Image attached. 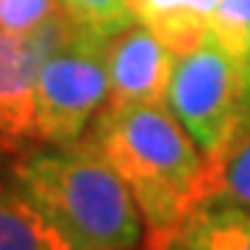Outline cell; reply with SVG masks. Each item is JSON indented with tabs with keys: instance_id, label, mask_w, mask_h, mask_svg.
Wrapping results in <instances>:
<instances>
[{
	"instance_id": "obj_1",
	"label": "cell",
	"mask_w": 250,
	"mask_h": 250,
	"mask_svg": "<svg viewBox=\"0 0 250 250\" xmlns=\"http://www.w3.org/2000/svg\"><path fill=\"white\" fill-rule=\"evenodd\" d=\"M120 172L147 231V250H167L206 197L208 159L167 103H106L86 136Z\"/></svg>"
},
{
	"instance_id": "obj_2",
	"label": "cell",
	"mask_w": 250,
	"mask_h": 250,
	"mask_svg": "<svg viewBox=\"0 0 250 250\" xmlns=\"http://www.w3.org/2000/svg\"><path fill=\"white\" fill-rule=\"evenodd\" d=\"M14 181L72 250L139 248L142 211L128 184L89 139L28 153L14 167Z\"/></svg>"
},
{
	"instance_id": "obj_3",
	"label": "cell",
	"mask_w": 250,
	"mask_h": 250,
	"mask_svg": "<svg viewBox=\"0 0 250 250\" xmlns=\"http://www.w3.org/2000/svg\"><path fill=\"white\" fill-rule=\"evenodd\" d=\"M167 106L208 161L250 125V62L231 56L208 34L200 47L175 59Z\"/></svg>"
},
{
	"instance_id": "obj_4",
	"label": "cell",
	"mask_w": 250,
	"mask_h": 250,
	"mask_svg": "<svg viewBox=\"0 0 250 250\" xmlns=\"http://www.w3.org/2000/svg\"><path fill=\"white\" fill-rule=\"evenodd\" d=\"M106 42L72 25L47 53L34 89V139L75 145L108 103Z\"/></svg>"
},
{
	"instance_id": "obj_5",
	"label": "cell",
	"mask_w": 250,
	"mask_h": 250,
	"mask_svg": "<svg viewBox=\"0 0 250 250\" xmlns=\"http://www.w3.org/2000/svg\"><path fill=\"white\" fill-rule=\"evenodd\" d=\"M72 22L59 17L42 31L14 34L0 28V136L34 139V89L39 67Z\"/></svg>"
},
{
	"instance_id": "obj_6",
	"label": "cell",
	"mask_w": 250,
	"mask_h": 250,
	"mask_svg": "<svg viewBox=\"0 0 250 250\" xmlns=\"http://www.w3.org/2000/svg\"><path fill=\"white\" fill-rule=\"evenodd\" d=\"M175 59L142 22L123 28L106 42L108 103H167Z\"/></svg>"
},
{
	"instance_id": "obj_7",
	"label": "cell",
	"mask_w": 250,
	"mask_h": 250,
	"mask_svg": "<svg viewBox=\"0 0 250 250\" xmlns=\"http://www.w3.org/2000/svg\"><path fill=\"white\" fill-rule=\"evenodd\" d=\"M167 250H250V208L203 200L172 233Z\"/></svg>"
},
{
	"instance_id": "obj_8",
	"label": "cell",
	"mask_w": 250,
	"mask_h": 250,
	"mask_svg": "<svg viewBox=\"0 0 250 250\" xmlns=\"http://www.w3.org/2000/svg\"><path fill=\"white\" fill-rule=\"evenodd\" d=\"M0 250H72V245L14 181L0 184Z\"/></svg>"
},
{
	"instance_id": "obj_9",
	"label": "cell",
	"mask_w": 250,
	"mask_h": 250,
	"mask_svg": "<svg viewBox=\"0 0 250 250\" xmlns=\"http://www.w3.org/2000/svg\"><path fill=\"white\" fill-rule=\"evenodd\" d=\"M203 200L250 208V125L242 128L217 159L208 161Z\"/></svg>"
},
{
	"instance_id": "obj_10",
	"label": "cell",
	"mask_w": 250,
	"mask_h": 250,
	"mask_svg": "<svg viewBox=\"0 0 250 250\" xmlns=\"http://www.w3.org/2000/svg\"><path fill=\"white\" fill-rule=\"evenodd\" d=\"M75 28L100 39H111L134 22L125 0H59Z\"/></svg>"
},
{
	"instance_id": "obj_11",
	"label": "cell",
	"mask_w": 250,
	"mask_h": 250,
	"mask_svg": "<svg viewBox=\"0 0 250 250\" xmlns=\"http://www.w3.org/2000/svg\"><path fill=\"white\" fill-rule=\"evenodd\" d=\"M211 36L231 56L250 62V0H217Z\"/></svg>"
},
{
	"instance_id": "obj_12",
	"label": "cell",
	"mask_w": 250,
	"mask_h": 250,
	"mask_svg": "<svg viewBox=\"0 0 250 250\" xmlns=\"http://www.w3.org/2000/svg\"><path fill=\"white\" fill-rule=\"evenodd\" d=\"M64 17L59 0H0V28L14 34H34Z\"/></svg>"
},
{
	"instance_id": "obj_13",
	"label": "cell",
	"mask_w": 250,
	"mask_h": 250,
	"mask_svg": "<svg viewBox=\"0 0 250 250\" xmlns=\"http://www.w3.org/2000/svg\"><path fill=\"white\" fill-rule=\"evenodd\" d=\"M145 250H147V248H145Z\"/></svg>"
}]
</instances>
